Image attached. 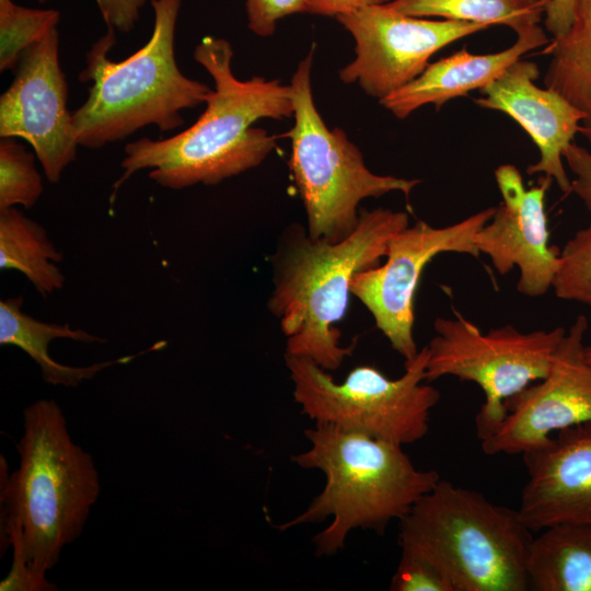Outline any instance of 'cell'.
I'll return each mask as SVG.
<instances>
[{"label": "cell", "mask_w": 591, "mask_h": 591, "mask_svg": "<svg viewBox=\"0 0 591 591\" xmlns=\"http://www.w3.org/2000/svg\"><path fill=\"white\" fill-rule=\"evenodd\" d=\"M553 289L559 299L591 305V223L561 250Z\"/></svg>", "instance_id": "obj_25"}, {"label": "cell", "mask_w": 591, "mask_h": 591, "mask_svg": "<svg viewBox=\"0 0 591 591\" xmlns=\"http://www.w3.org/2000/svg\"><path fill=\"white\" fill-rule=\"evenodd\" d=\"M428 347L405 361V371L389 379L372 366L354 368L341 382L305 357L285 354L292 395L301 413L315 424L359 431L399 445L429 431L430 413L440 392L426 383Z\"/></svg>", "instance_id": "obj_8"}, {"label": "cell", "mask_w": 591, "mask_h": 591, "mask_svg": "<svg viewBox=\"0 0 591 591\" xmlns=\"http://www.w3.org/2000/svg\"><path fill=\"white\" fill-rule=\"evenodd\" d=\"M19 467L1 477V540L13 563L1 591H53L46 573L82 533L101 484L92 455L74 443L54 399L23 410ZM3 462V457L1 456ZM3 544L1 546H3Z\"/></svg>", "instance_id": "obj_1"}, {"label": "cell", "mask_w": 591, "mask_h": 591, "mask_svg": "<svg viewBox=\"0 0 591 591\" xmlns=\"http://www.w3.org/2000/svg\"><path fill=\"white\" fill-rule=\"evenodd\" d=\"M553 179L543 176L526 190L513 211L502 202L474 236L479 253L487 255L500 275L520 271L517 290L526 297L544 296L553 288L560 252L549 245L545 196Z\"/></svg>", "instance_id": "obj_16"}, {"label": "cell", "mask_w": 591, "mask_h": 591, "mask_svg": "<svg viewBox=\"0 0 591 591\" xmlns=\"http://www.w3.org/2000/svg\"><path fill=\"white\" fill-rule=\"evenodd\" d=\"M536 63L519 59L496 80L479 90L474 102L483 108L499 111L517 121L531 137L540 159L526 173H543L569 194L571 181L564 165L563 153L572 142L584 120V114L558 92L538 88Z\"/></svg>", "instance_id": "obj_15"}, {"label": "cell", "mask_w": 591, "mask_h": 591, "mask_svg": "<svg viewBox=\"0 0 591 591\" xmlns=\"http://www.w3.org/2000/svg\"><path fill=\"white\" fill-rule=\"evenodd\" d=\"M35 153L15 138L0 140V209L23 206L32 208L44 186L35 165Z\"/></svg>", "instance_id": "obj_24"}, {"label": "cell", "mask_w": 591, "mask_h": 591, "mask_svg": "<svg viewBox=\"0 0 591 591\" xmlns=\"http://www.w3.org/2000/svg\"><path fill=\"white\" fill-rule=\"evenodd\" d=\"M409 224L406 212L360 209L356 229L331 242L300 224L279 235L270 256L273 290L267 302L286 336V352L313 360L326 371L340 368L357 339L341 345L336 326L349 306L354 276L379 266L391 237Z\"/></svg>", "instance_id": "obj_3"}, {"label": "cell", "mask_w": 591, "mask_h": 591, "mask_svg": "<svg viewBox=\"0 0 591 591\" xmlns=\"http://www.w3.org/2000/svg\"><path fill=\"white\" fill-rule=\"evenodd\" d=\"M399 522L402 549L434 563L455 591H526L534 532L518 509L440 479Z\"/></svg>", "instance_id": "obj_6"}, {"label": "cell", "mask_w": 591, "mask_h": 591, "mask_svg": "<svg viewBox=\"0 0 591 591\" xmlns=\"http://www.w3.org/2000/svg\"><path fill=\"white\" fill-rule=\"evenodd\" d=\"M59 21L58 10L0 0V71L16 69L23 54L56 28Z\"/></svg>", "instance_id": "obj_23"}, {"label": "cell", "mask_w": 591, "mask_h": 591, "mask_svg": "<svg viewBox=\"0 0 591 591\" xmlns=\"http://www.w3.org/2000/svg\"><path fill=\"white\" fill-rule=\"evenodd\" d=\"M15 70L0 97V137L25 140L47 179L58 183L80 147L67 106L68 83L60 66L58 28L30 47Z\"/></svg>", "instance_id": "obj_12"}, {"label": "cell", "mask_w": 591, "mask_h": 591, "mask_svg": "<svg viewBox=\"0 0 591 591\" xmlns=\"http://www.w3.org/2000/svg\"><path fill=\"white\" fill-rule=\"evenodd\" d=\"M248 28L256 35L268 37L277 23L291 14L306 13L305 0H245Z\"/></svg>", "instance_id": "obj_27"}, {"label": "cell", "mask_w": 591, "mask_h": 591, "mask_svg": "<svg viewBox=\"0 0 591 591\" xmlns=\"http://www.w3.org/2000/svg\"><path fill=\"white\" fill-rule=\"evenodd\" d=\"M391 0H305L306 13L337 16L363 7L385 4Z\"/></svg>", "instance_id": "obj_32"}, {"label": "cell", "mask_w": 591, "mask_h": 591, "mask_svg": "<svg viewBox=\"0 0 591 591\" xmlns=\"http://www.w3.org/2000/svg\"><path fill=\"white\" fill-rule=\"evenodd\" d=\"M486 208L445 227L417 221L395 233L387 244L385 262L357 273L351 294L367 308L375 326L405 361L418 348L414 338V299L426 266L439 254L460 253L479 256L474 236L494 216Z\"/></svg>", "instance_id": "obj_10"}, {"label": "cell", "mask_w": 591, "mask_h": 591, "mask_svg": "<svg viewBox=\"0 0 591 591\" xmlns=\"http://www.w3.org/2000/svg\"><path fill=\"white\" fill-rule=\"evenodd\" d=\"M502 196V204L510 210H518L523 204L526 189L518 169L510 164L500 165L495 172Z\"/></svg>", "instance_id": "obj_30"}, {"label": "cell", "mask_w": 591, "mask_h": 591, "mask_svg": "<svg viewBox=\"0 0 591 591\" xmlns=\"http://www.w3.org/2000/svg\"><path fill=\"white\" fill-rule=\"evenodd\" d=\"M549 0H391L386 4L407 15L443 18L505 25L517 34L537 25Z\"/></svg>", "instance_id": "obj_22"}, {"label": "cell", "mask_w": 591, "mask_h": 591, "mask_svg": "<svg viewBox=\"0 0 591 591\" xmlns=\"http://www.w3.org/2000/svg\"><path fill=\"white\" fill-rule=\"evenodd\" d=\"M304 436L310 448L291 459L321 471L325 485L302 513L276 528L286 531L331 518L313 540L317 556L341 551L355 529L383 534L441 479L437 471L418 470L403 445L386 440L328 424H315Z\"/></svg>", "instance_id": "obj_4"}, {"label": "cell", "mask_w": 591, "mask_h": 591, "mask_svg": "<svg viewBox=\"0 0 591 591\" xmlns=\"http://www.w3.org/2000/svg\"><path fill=\"white\" fill-rule=\"evenodd\" d=\"M517 35L514 44L501 51L472 54L463 48L429 63L420 76L380 100V104L399 119L427 104L440 109L454 97L482 90L523 55L549 44L538 24Z\"/></svg>", "instance_id": "obj_17"}, {"label": "cell", "mask_w": 591, "mask_h": 591, "mask_svg": "<svg viewBox=\"0 0 591 591\" xmlns=\"http://www.w3.org/2000/svg\"><path fill=\"white\" fill-rule=\"evenodd\" d=\"M433 328L426 381L451 375L482 389L485 401L475 417L480 441L503 420L507 399L546 375L566 334L560 326L524 333L512 325L483 333L456 311L437 317Z\"/></svg>", "instance_id": "obj_9"}, {"label": "cell", "mask_w": 591, "mask_h": 591, "mask_svg": "<svg viewBox=\"0 0 591 591\" xmlns=\"http://www.w3.org/2000/svg\"><path fill=\"white\" fill-rule=\"evenodd\" d=\"M588 320L579 315L558 345L548 372L506 402L507 414L480 441L487 455H522L565 428L591 421Z\"/></svg>", "instance_id": "obj_13"}, {"label": "cell", "mask_w": 591, "mask_h": 591, "mask_svg": "<svg viewBox=\"0 0 591 591\" xmlns=\"http://www.w3.org/2000/svg\"><path fill=\"white\" fill-rule=\"evenodd\" d=\"M540 532L528 554L529 590L591 591V523H558Z\"/></svg>", "instance_id": "obj_19"}, {"label": "cell", "mask_w": 591, "mask_h": 591, "mask_svg": "<svg viewBox=\"0 0 591 591\" xmlns=\"http://www.w3.org/2000/svg\"><path fill=\"white\" fill-rule=\"evenodd\" d=\"M544 53L552 57L545 86L577 106L584 114L582 126L591 127V0H577L571 25Z\"/></svg>", "instance_id": "obj_21"}, {"label": "cell", "mask_w": 591, "mask_h": 591, "mask_svg": "<svg viewBox=\"0 0 591 591\" xmlns=\"http://www.w3.org/2000/svg\"><path fill=\"white\" fill-rule=\"evenodd\" d=\"M579 132L591 143V127L581 125Z\"/></svg>", "instance_id": "obj_33"}, {"label": "cell", "mask_w": 591, "mask_h": 591, "mask_svg": "<svg viewBox=\"0 0 591 591\" xmlns=\"http://www.w3.org/2000/svg\"><path fill=\"white\" fill-rule=\"evenodd\" d=\"M563 157L573 175L570 193L577 195L591 216V152L571 142Z\"/></svg>", "instance_id": "obj_29"}, {"label": "cell", "mask_w": 591, "mask_h": 591, "mask_svg": "<svg viewBox=\"0 0 591 591\" xmlns=\"http://www.w3.org/2000/svg\"><path fill=\"white\" fill-rule=\"evenodd\" d=\"M336 19L355 40V58L339 70V79L345 84H358L379 101L420 76L431 56L443 47L489 27L407 15L386 3Z\"/></svg>", "instance_id": "obj_11"}, {"label": "cell", "mask_w": 591, "mask_h": 591, "mask_svg": "<svg viewBox=\"0 0 591 591\" xmlns=\"http://www.w3.org/2000/svg\"><path fill=\"white\" fill-rule=\"evenodd\" d=\"M23 297L0 301V345L14 346L26 352L42 371L45 382L51 385L78 386L94 378L100 371L117 364L127 363L138 356L162 349L166 343L160 341L137 355L115 360L97 362L86 367H72L54 360L49 355V344L59 338L80 343H102V338L83 329H73L69 324L38 321L22 310Z\"/></svg>", "instance_id": "obj_18"}, {"label": "cell", "mask_w": 591, "mask_h": 591, "mask_svg": "<svg viewBox=\"0 0 591 591\" xmlns=\"http://www.w3.org/2000/svg\"><path fill=\"white\" fill-rule=\"evenodd\" d=\"M153 28L146 45L124 60L109 53L116 32L107 30L85 55L81 82L91 83L85 102L72 113L80 147L103 148L155 126L171 131L184 124L182 111L207 102L212 89L186 77L175 59V30L182 0H150Z\"/></svg>", "instance_id": "obj_5"}, {"label": "cell", "mask_w": 591, "mask_h": 591, "mask_svg": "<svg viewBox=\"0 0 591 591\" xmlns=\"http://www.w3.org/2000/svg\"><path fill=\"white\" fill-rule=\"evenodd\" d=\"M522 457L528 480L518 512L531 531L591 523V421L555 432Z\"/></svg>", "instance_id": "obj_14"}, {"label": "cell", "mask_w": 591, "mask_h": 591, "mask_svg": "<svg viewBox=\"0 0 591 591\" xmlns=\"http://www.w3.org/2000/svg\"><path fill=\"white\" fill-rule=\"evenodd\" d=\"M62 260L45 229L15 207L0 209V268L22 273L43 296L65 285Z\"/></svg>", "instance_id": "obj_20"}, {"label": "cell", "mask_w": 591, "mask_h": 591, "mask_svg": "<svg viewBox=\"0 0 591 591\" xmlns=\"http://www.w3.org/2000/svg\"><path fill=\"white\" fill-rule=\"evenodd\" d=\"M314 50L313 46L291 78L294 123L281 137L291 142L289 167L309 234L337 242L356 229L363 199L401 192L408 200L420 179L373 173L344 130L326 126L312 93Z\"/></svg>", "instance_id": "obj_7"}, {"label": "cell", "mask_w": 591, "mask_h": 591, "mask_svg": "<svg viewBox=\"0 0 591 591\" xmlns=\"http://www.w3.org/2000/svg\"><path fill=\"white\" fill-rule=\"evenodd\" d=\"M577 0H549L545 12V27L553 38L564 35L571 25Z\"/></svg>", "instance_id": "obj_31"}, {"label": "cell", "mask_w": 591, "mask_h": 591, "mask_svg": "<svg viewBox=\"0 0 591 591\" xmlns=\"http://www.w3.org/2000/svg\"><path fill=\"white\" fill-rule=\"evenodd\" d=\"M36 1H38L40 3H44V2H47V1H50V0H36Z\"/></svg>", "instance_id": "obj_35"}, {"label": "cell", "mask_w": 591, "mask_h": 591, "mask_svg": "<svg viewBox=\"0 0 591 591\" xmlns=\"http://www.w3.org/2000/svg\"><path fill=\"white\" fill-rule=\"evenodd\" d=\"M107 26L116 33H129L138 23L141 10L150 0H94Z\"/></svg>", "instance_id": "obj_28"}, {"label": "cell", "mask_w": 591, "mask_h": 591, "mask_svg": "<svg viewBox=\"0 0 591 591\" xmlns=\"http://www.w3.org/2000/svg\"><path fill=\"white\" fill-rule=\"evenodd\" d=\"M586 355H587L589 363L591 364V344L586 346Z\"/></svg>", "instance_id": "obj_34"}, {"label": "cell", "mask_w": 591, "mask_h": 591, "mask_svg": "<svg viewBox=\"0 0 591 591\" xmlns=\"http://www.w3.org/2000/svg\"><path fill=\"white\" fill-rule=\"evenodd\" d=\"M233 48L224 38L206 36L197 44L194 59L215 84L206 109L190 127L172 137H144L127 143L123 174L113 186L111 201L141 170L149 169V177L170 189L215 185L259 165L276 148L278 136L253 124L293 116L290 84L260 77L239 80L231 68Z\"/></svg>", "instance_id": "obj_2"}, {"label": "cell", "mask_w": 591, "mask_h": 591, "mask_svg": "<svg viewBox=\"0 0 591 591\" xmlns=\"http://www.w3.org/2000/svg\"><path fill=\"white\" fill-rule=\"evenodd\" d=\"M392 591H455L448 576L425 556L402 549L401 559L394 572Z\"/></svg>", "instance_id": "obj_26"}]
</instances>
